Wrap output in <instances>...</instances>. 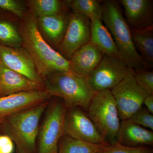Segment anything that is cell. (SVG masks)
Returning a JSON list of instances; mask_svg holds the SVG:
<instances>
[{
    "instance_id": "6da1fadb",
    "label": "cell",
    "mask_w": 153,
    "mask_h": 153,
    "mask_svg": "<svg viewBox=\"0 0 153 153\" xmlns=\"http://www.w3.org/2000/svg\"><path fill=\"white\" fill-rule=\"evenodd\" d=\"M102 20L114 40L121 60L131 69L152 70L153 66L143 60L134 46L130 28L119 2L106 0L102 1Z\"/></svg>"
},
{
    "instance_id": "7a4b0ae2",
    "label": "cell",
    "mask_w": 153,
    "mask_h": 153,
    "mask_svg": "<svg viewBox=\"0 0 153 153\" xmlns=\"http://www.w3.org/2000/svg\"><path fill=\"white\" fill-rule=\"evenodd\" d=\"M49 105L47 102L7 117L1 122L6 134L13 141L17 153H37L39 123Z\"/></svg>"
},
{
    "instance_id": "3957f363",
    "label": "cell",
    "mask_w": 153,
    "mask_h": 153,
    "mask_svg": "<svg viewBox=\"0 0 153 153\" xmlns=\"http://www.w3.org/2000/svg\"><path fill=\"white\" fill-rule=\"evenodd\" d=\"M23 37L39 76L45 77L57 72H70V60L47 44L34 19L26 23Z\"/></svg>"
},
{
    "instance_id": "277c9868",
    "label": "cell",
    "mask_w": 153,
    "mask_h": 153,
    "mask_svg": "<svg viewBox=\"0 0 153 153\" xmlns=\"http://www.w3.org/2000/svg\"><path fill=\"white\" fill-rule=\"evenodd\" d=\"M45 90L61 99L67 108L80 107L86 111L96 91L87 78L71 72L50 74L45 82Z\"/></svg>"
},
{
    "instance_id": "5b68a950",
    "label": "cell",
    "mask_w": 153,
    "mask_h": 153,
    "mask_svg": "<svg viewBox=\"0 0 153 153\" xmlns=\"http://www.w3.org/2000/svg\"><path fill=\"white\" fill-rule=\"evenodd\" d=\"M86 111L108 143L111 144L116 142L121 120L111 90L96 92Z\"/></svg>"
},
{
    "instance_id": "8992f818",
    "label": "cell",
    "mask_w": 153,
    "mask_h": 153,
    "mask_svg": "<svg viewBox=\"0 0 153 153\" xmlns=\"http://www.w3.org/2000/svg\"><path fill=\"white\" fill-rule=\"evenodd\" d=\"M67 108L63 102L49 104L37 138V153H57L58 144L64 134V120Z\"/></svg>"
},
{
    "instance_id": "52a82bcc",
    "label": "cell",
    "mask_w": 153,
    "mask_h": 153,
    "mask_svg": "<svg viewBox=\"0 0 153 153\" xmlns=\"http://www.w3.org/2000/svg\"><path fill=\"white\" fill-rule=\"evenodd\" d=\"M114 97L120 120L129 119L143 106L147 94L137 84L132 69L111 90Z\"/></svg>"
},
{
    "instance_id": "ba28073f",
    "label": "cell",
    "mask_w": 153,
    "mask_h": 153,
    "mask_svg": "<svg viewBox=\"0 0 153 153\" xmlns=\"http://www.w3.org/2000/svg\"><path fill=\"white\" fill-rule=\"evenodd\" d=\"M85 111L77 107L67 108L64 120V134L91 143L108 144Z\"/></svg>"
},
{
    "instance_id": "9c48e42d",
    "label": "cell",
    "mask_w": 153,
    "mask_h": 153,
    "mask_svg": "<svg viewBox=\"0 0 153 153\" xmlns=\"http://www.w3.org/2000/svg\"><path fill=\"white\" fill-rule=\"evenodd\" d=\"M130 69L120 59L104 55L87 78L96 92L111 90L126 76Z\"/></svg>"
},
{
    "instance_id": "30bf717a",
    "label": "cell",
    "mask_w": 153,
    "mask_h": 153,
    "mask_svg": "<svg viewBox=\"0 0 153 153\" xmlns=\"http://www.w3.org/2000/svg\"><path fill=\"white\" fill-rule=\"evenodd\" d=\"M90 19L79 13L70 15L68 26L58 45L60 54L68 60L79 48L90 41Z\"/></svg>"
},
{
    "instance_id": "8fae6325",
    "label": "cell",
    "mask_w": 153,
    "mask_h": 153,
    "mask_svg": "<svg viewBox=\"0 0 153 153\" xmlns=\"http://www.w3.org/2000/svg\"><path fill=\"white\" fill-rule=\"evenodd\" d=\"M51 97L45 90L23 91L0 97V122L7 117L48 102Z\"/></svg>"
},
{
    "instance_id": "7c38bea8",
    "label": "cell",
    "mask_w": 153,
    "mask_h": 153,
    "mask_svg": "<svg viewBox=\"0 0 153 153\" xmlns=\"http://www.w3.org/2000/svg\"><path fill=\"white\" fill-rule=\"evenodd\" d=\"M0 61L11 70L42 84L43 80L36 70L34 61L24 50L0 45Z\"/></svg>"
},
{
    "instance_id": "4fadbf2b",
    "label": "cell",
    "mask_w": 153,
    "mask_h": 153,
    "mask_svg": "<svg viewBox=\"0 0 153 153\" xmlns=\"http://www.w3.org/2000/svg\"><path fill=\"white\" fill-rule=\"evenodd\" d=\"M125 19L131 30H140L153 25L152 0H120Z\"/></svg>"
},
{
    "instance_id": "5bb4252c",
    "label": "cell",
    "mask_w": 153,
    "mask_h": 153,
    "mask_svg": "<svg viewBox=\"0 0 153 153\" xmlns=\"http://www.w3.org/2000/svg\"><path fill=\"white\" fill-rule=\"evenodd\" d=\"M103 56L89 42L79 48L70 57V72L87 78L98 66Z\"/></svg>"
},
{
    "instance_id": "9a60e30c",
    "label": "cell",
    "mask_w": 153,
    "mask_h": 153,
    "mask_svg": "<svg viewBox=\"0 0 153 153\" xmlns=\"http://www.w3.org/2000/svg\"><path fill=\"white\" fill-rule=\"evenodd\" d=\"M37 83L6 67L0 61V97L23 92L41 90Z\"/></svg>"
},
{
    "instance_id": "2e32d148",
    "label": "cell",
    "mask_w": 153,
    "mask_h": 153,
    "mask_svg": "<svg viewBox=\"0 0 153 153\" xmlns=\"http://www.w3.org/2000/svg\"><path fill=\"white\" fill-rule=\"evenodd\" d=\"M116 140L120 144L128 146H149L153 145V132L130 120H121Z\"/></svg>"
},
{
    "instance_id": "e0dca14e",
    "label": "cell",
    "mask_w": 153,
    "mask_h": 153,
    "mask_svg": "<svg viewBox=\"0 0 153 153\" xmlns=\"http://www.w3.org/2000/svg\"><path fill=\"white\" fill-rule=\"evenodd\" d=\"M90 19L91 31L89 42L103 55L121 60L114 40L109 30L102 23V19L97 16H94L91 17Z\"/></svg>"
},
{
    "instance_id": "ac0fdd59",
    "label": "cell",
    "mask_w": 153,
    "mask_h": 153,
    "mask_svg": "<svg viewBox=\"0 0 153 153\" xmlns=\"http://www.w3.org/2000/svg\"><path fill=\"white\" fill-rule=\"evenodd\" d=\"M69 16L64 13L39 17L44 33L54 44L59 45L68 26Z\"/></svg>"
},
{
    "instance_id": "d6986e66",
    "label": "cell",
    "mask_w": 153,
    "mask_h": 153,
    "mask_svg": "<svg viewBox=\"0 0 153 153\" xmlns=\"http://www.w3.org/2000/svg\"><path fill=\"white\" fill-rule=\"evenodd\" d=\"M131 33L137 51L145 61L153 66V25L140 30H131Z\"/></svg>"
},
{
    "instance_id": "ffe728a7",
    "label": "cell",
    "mask_w": 153,
    "mask_h": 153,
    "mask_svg": "<svg viewBox=\"0 0 153 153\" xmlns=\"http://www.w3.org/2000/svg\"><path fill=\"white\" fill-rule=\"evenodd\" d=\"M106 145L82 141L64 134L58 143L57 153H97Z\"/></svg>"
},
{
    "instance_id": "44dd1931",
    "label": "cell",
    "mask_w": 153,
    "mask_h": 153,
    "mask_svg": "<svg viewBox=\"0 0 153 153\" xmlns=\"http://www.w3.org/2000/svg\"><path fill=\"white\" fill-rule=\"evenodd\" d=\"M66 4L75 13L83 14L89 19L97 16L102 19L103 5L102 1L97 0H71Z\"/></svg>"
},
{
    "instance_id": "7402d4cb",
    "label": "cell",
    "mask_w": 153,
    "mask_h": 153,
    "mask_svg": "<svg viewBox=\"0 0 153 153\" xmlns=\"http://www.w3.org/2000/svg\"><path fill=\"white\" fill-rule=\"evenodd\" d=\"M31 4L39 17L64 13L63 4L58 0H34Z\"/></svg>"
},
{
    "instance_id": "603a6c76",
    "label": "cell",
    "mask_w": 153,
    "mask_h": 153,
    "mask_svg": "<svg viewBox=\"0 0 153 153\" xmlns=\"http://www.w3.org/2000/svg\"><path fill=\"white\" fill-rule=\"evenodd\" d=\"M0 42L11 47H18L21 44L22 38L12 24L0 21Z\"/></svg>"
},
{
    "instance_id": "cb8c5ba5",
    "label": "cell",
    "mask_w": 153,
    "mask_h": 153,
    "mask_svg": "<svg viewBox=\"0 0 153 153\" xmlns=\"http://www.w3.org/2000/svg\"><path fill=\"white\" fill-rule=\"evenodd\" d=\"M97 153H153V150L149 146H128L116 142L105 145Z\"/></svg>"
},
{
    "instance_id": "d4e9b609",
    "label": "cell",
    "mask_w": 153,
    "mask_h": 153,
    "mask_svg": "<svg viewBox=\"0 0 153 153\" xmlns=\"http://www.w3.org/2000/svg\"><path fill=\"white\" fill-rule=\"evenodd\" d=\"M132 69L138 85L148 94H153V70Z\"/></svg>"
},
{
    "instance_id": "484cf974",
    "label": "cell",
    "mask_w": 153,
    "mask_h": 153,
    "mask_svg": "<svg viewBox=\"0 0 153 153\" xmlns=\"http://www.w3.org/2000/svg\"><path fill=\"white\" fill-rule=\"evenodd\" d=\"M144 128L153 130V114L143 106L129 119Z\"/></svg>"
},
{
    "instance_id": "4316f807",
    "label": "cell",
    "mask_w": 153,
    "mask_h": 153,
    "mask_svg": "<svg viewBox=\"0 0 153 153\" xmlns=\"http://www.w3.org/2000/svg\"><path fill=\"white\" fill-rule=\"evenodd\" d=\"M0 8L12 12L19 17L23 16V9L18 2L14 0H0Z\"/></svg>"
},
{
    "instance_id": "83f0119b",
    "label": "cell",
    "mask_w": 153,
    "mask_h": 153,
    "mask_svg": "<svg viewBox=\"0 0 153 153\" xmlns=\"http://www.w3.org/2000/svg\"><path fill=\"white\" fill-rule=\"evenodd\" d=\"M15 146L12 139L7 135H0V153H13Z\"/></svg>"
},
{
    "instance_id": "f1b7e54d",
    "label": "cell",
    "mask_w": 153,
    "mask_h": 153,
    "mask_svg": "<svg viewBox=\"0 0 153 153\" xmlns=\"http://www.w3.org/2000/svg\"><path fill=\"white\" fill-rule=\"evenodd\" d=\"M143 104L145 107L153 114V94H147L144 100Z\"/></svg>"
},
{
    "instance_id": "f546056e",
    "label": "cell",
    "mask_w": 153,
    "mask_h": 153,
    "mask_svg": "<svg viewBox=\"0 0 153 153\" xmlns=\"http://www.w3.org/2000/svg\"></svg>"
}]
</instances>
